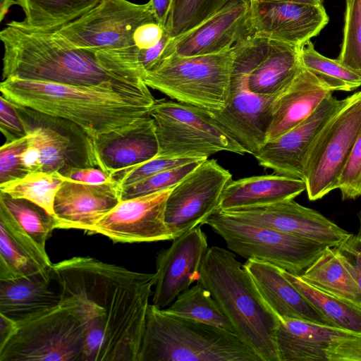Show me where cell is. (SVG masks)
Segmentation results:
<instances>
[{
	"mask_svg": "<svg viewBox=\"0 0 361 361\" xmlns=\"http://www.w3.org/2000/svg\"><path fill=\"white\" fill-rule=\"evenodd\" d=\"M51 275L40 267L0 226V281Z\"/></svg>",
	"mask_w": 361,
	"mask_h": 361,
	"instance_id": "8d00e7d4",
	"label": "cell"
},
{
	"mask_svg": "<svg viewBox=\"0 0 361 361\" xmlns=\"http://www.w3.org/2000/svg\"><path fill=\"white\" fill-rule=\"evenodd\" d=\"M361 130V91L344 98L310 145L303 162L310 200L337 189L338 178Z\"/></svg>",
	"mask_w": 361,
	"mask_h": 361,
	"instance_id": "7c38bea8",
	"label": "cell"
},
{
	"mask_svg": "<svg viewBox=\"0 0 361 361\" xmlns=\"http://www.w3.org/2000/svg\"><path fill=\"white\" fill-rule=\"evenodd\" d=\"M23 11L21 21L37 30L52 32L80 18L102 0H15Z\"/></svg>",
	"mask_w": 361,
	"mask_h": 361,
	"instance_id": "f546056e",
	"label": "cell"
},
{
	"mask_svg": "<svg viewBox=\"0 0 361 361\" xmlns=\"http://www.w3.org/2000/svg\"><path fill=\"white\" fill-rule=\"evenodd\" d=\"M299 48L271 41L270 47L249 75L250 90L259 95L277 93L300 66Z\"/></svg>",
	"mask_w": 361,
	"mask_h": 361,
	"instance_id": "f1b7e54d",
	"label": "cell"
},
{
	"mask_svg": "<svg viewBox=\"0 0 361 361\" xmlns=\"http://www.w3.org/2000/svg\"><path fill=\"white\" fill-rule=\"evenodd\" d=\"M332 92L317 76L300 65L272 102L265 142L301 123Z\"/></svg>",
	"mask_w": 361,
	"mask_h": 361,
	"instance_id": "cb8c5ba5",
	"label": "cell"
},
{
	"mask_svg": "<svg viewBox=\"0 0 361 361\" xmlns=\"http://www.w3.org/2000/svg\"><path fill=\"white\" fill-rule=\"evenodd\" d=\"M16 4L15 0H0V20L2 21L5 18L9 8Z\"/></svg>",
	"mask_w": 361,
	"mask_h": 361,
	"instance_id": "f907efd6",
	"label": "cell"
},
{
	"mask_svg": "<svg viewBox=\"0 0 361 361\" xmlns=\"http://www.w3.org/2000/svg\"><path fill=\"white\" fill-rule=\"evenodd\" d=\"M16 321L0 361H81L86 329L75 305L59 303Z\"/></svg>",
	"mask_w": 361,
	"mask_h": 361,
	"instance_id": "52a82bcc",
	"label": "cell"
},
{
	"mask_svg": "<svg viewBox=\"0 0 361 361\" xmlns=\"http://www.w3.org/2000/svg\"><path fill=\"white\" fill-rule=\"evenodd\" d=\"M271 41L251 35L234 45L235 56L226 106L208 110L212 118L247 152L254 154L266 141L273 95H259L248 85L250 72L267 52Z\"/></svg>",
	"mask_w": 361,
	"mask_h": 361,
	"instance_id": "ba28073f",
	"label": "cell"
},
{
	"mask_svg": "<svg viewBox=\"0 0 361 361\" xmlns=\"http://www.w3.org/2000/svg\"><path fill=\"white\" fill-rule=\"evenodd\" d=\"M41 275L0 281V313L20 320L59 302L61 297Z\"/></svg>",
	"mask_w": 361,
	"mask_h": 361,
	"instance_id": "4316f807",
	"label": "cell"
},
{
	"mask_svg": "<svg viewBox=\"0 0 361 361\" xmlns=\"http://www.w3.org/2000/svg\"><path fill=\"white\" fill-rule=\"evenodd\" d=\"M357 216H358L359 224H360V228H359V232L358 233H360L361 234V209L358 212Z\"/></svg>",
	"mask_w": 361,
	"mask_h": 361,
	"instance_id": "f5cc1de1",
	"label": "cell"
},
{
	"mask_svg": "<svg viewBox=\"0 0 361 361\" xmlns=\"http://www.w3.org/2000/svg\"><path fill=\"white\" fill-rule=\"evenodd\" d=\"M16 326V320L0 313V348L13 335Z\"/></svg>",
	"mask_w": 361,
	"mask_h": 361,
	"instance_id": "681fc988",
	"label": "cell"
},
{
	"mask_svg": "<svg viewBox=\"0 0 361 361\" xmlns=\"http://www.w3.org/2000/svg\"><path fill=\"white\" fill-rule=\"evenodd\" d=\"M0 203L6 207L23 232L47 252L46 242L56 228L54 216L28 200L13 198L1 192Z\"/></svg>",
	"mask_w": 361,
	"mask_h": 361,
	"instance_id": "e575fe53",
	"label": "cell"
},
{
	"mask_svg": "<svg viewBox=\"0 0 361 361\" xmlns=\"http://www.w3.org/2000/svg\"><path fill=\"white\" fill-rule=\"evenodd\" d=\"M231 0H175L165 30L176 37L194 28Z\"/></svg>",
	"mask_w": 361,
	"mask_h": 361,
	"instance_id": "d590c367",
	"label": "cell"
},
{
	"mask_svg": "<svg viewBox=\"0 0 361 361\" xmlns=\"http://www.w3.org/2000/svg\"><path fill=\"white\" fill-rule=\"evenodd\" d=\"M335 247L361 292V234L350 233L342 243Z\"/></svg>",
	"mask_w": 361,
	"mask_h": 361,
	"instance_id": "7bdbcfd3",
	"label": "cell"
},
{
	"mask_svg": "<svg viewBox=\"0 0 361 361\" xmlns=\"http://www.w3.org/2000/svg\"><path fill=\"white\" fill-rule=\"evenodd\" d=\"M154 20H157L149 2L137 4L128 0H102L87 13L56 32L73 47L122 59L142 70L135 35L142 25Z\"/></svg>",
	"mask_w": 361,
	"mask_h": 361,
	"instance_id": "9c48e42d",
	"label": "cell"
},
{
	"mask_svg": "<svg viewBox=\"0 0 361 361\" xmlns=\"http://www.w3.org/2000/svg\"><path fill=\"white\" fill-rule=\"evenodd\" d=\"M250 0H231L190 30L172 38L163 60L174 54L192 56L220 53L250 35Z\"/></svg>",
	"mask_w": 361,
	"mask_h": 361,
	"instance_id": "ffe728a7",
	"label": "cell"
},
{
	"mask_svg": "<svg viewBox=\"0 0 361 361\" xmlns=\"http://www.w3.org/2000/svg\"><path fill=\"white\" fill-rule=\"evenodd\" d=\"M207 159L198 157H157L127 170L118 172L111 178L120 188L134 184L166 169L193 161Z\"/></svg>",
	"mask_w": 361,
	"mask_h": 361,
	"instance_id": "ab89813d",
	"label": "cell"
},
{
	"mask_svg": "<svg viewBox=\"0 0 361 361\" xmlns=\"http://www.w3.org/2000/svg\"><path fill=\"white\" fill-rule=\"evenodd\" d=\"M221 212L248 224L271 228L330 247L339 245L350 235L320 212L293 200L264 207Z\"/></svg>",
	"mask_w": 361,
	"mask_h": 361,
	"instance_id": "ac0fdd59",
	"label": "cell"
},
{
	"mask_svg": "<svg viewBox=\"0 0 361 361\" xmlns=\"http://www.w3.org/2000/svg\"><path fill=\"white\" fill-rule=\"evenodd\" d=\"M204 224L224 240L231 252L246 259L269 262L294 274L300 275L327 247L271 228L240 221L219 209Z\"/></svg>",
	"mask_w": 361,
	"mask_h": 361,
	"instance_id": "8fae6325",
	"label": "cell"
},
{
	"mask_svg": "<svg viewBox=\"0 0 361 361\" xmlns=\"http://www.w3.org/2000/svg\"><path fill=\"white\" fill-rule=\"evenodd\" d=\"M0 105V129L6 138V142L25 136V128L16 106L2 95Z\"/></svg>",
	"mask_w": 361,
	"mask_h": 361,
	"instance_id": "ee69618b",
	"label": "cell"
},
{
	"mask_svg": "<svg viewBox=\"0 0 361 361\" xmlns=\"http://www.w3.org/2000/svg\"><path fill=\"white\" fill-rule=\"evenodd\" d=\"M165 29L157 20L142 25L135 35V42L139 51L152 48L161 39Z\"/></svg>",
	"mask_w": 361,
	"mask_h": 361,
	"instance_id": "bcb514c9",
	"label": "cell"
},
{
	"mask_svg": "<svg viewBox=\"0 0 361 361\" xmlns=\"http://www.w3.org/2000/svg\"><path fill=\"white\" fill-rule=\"evenodd\" d=\"M322 5L250 1V35L300 48L329 23Z\"/></svg>",
	"mask_w": 361,
	"mask_h": 361,
	"instance_id": "2e32d148",
	"label": "cell"
},
{
	"mask_svg": "<svg viewBox=\"0 0 361 361\" xmlns=\"http://www.w3.org/2000/svg\"><path fill=\"white\" fill-rule=\"evenodd\" d=\"M0 90L14 104L71 121L91 138L148 115L155 101L149 90L127 91L15 77L3 80Z\"/></svg>",
	"mask_w": 361,
	"mask_h": 361,
	"instance_id": "3957f363",
	"label": "cell"
},
{
	"mask_svg": "<svg viewBox=\"0 0 361 361\" xmlns=\"http://www.w3.org/2000/svg\"><path fill=\"white\" fill-rule=\"evenodd\" d=\"M284 276L322 313L333 326L361 335V309L329 295L304 281L298 274L281 269Z\"/></svg>",
	"mask_w": 361,
	"mask_h": 361,
	"instance_id": "4dcf8cb0",
	"label": "cell"
},
{
	"mask_svg": "<svg viewBox=\"0 0 361 361\" xmlns=\"http://www.w3.org/2000/svg\"><path fill=\"white\" fill-rule=\"evenodd\" d=\"M63 181L57 171L30 172L1 184L0 191L13 198L28 200L54 216L55 197Z\"/></svg>",
	"mask_w": 361,
	"mask_h": 361,
	"instance_id": "d6a6232c",
	"label": "cell"
},
{
	"mask_svg": "<svg viewBox=\"0 0 361 361\" xmlns=\"http://www.w3.org/2000/svg\"><path fill=\"white\" fill-rule=\"evenodd\" d=\"M14 105L27 140L39 149L42 171L61 173L71 167H94L91 137L81 128L64 118Z\"/></svg>",
	"mask_w": 361,
	"mask_h": 361,
	"instance_id": "9a60e30c",
	"label": "cell"
},
{
	"mask_svg": "<svg viewBox=\"0 0 361 361\" xmlns=\"http://www.w3.org/2000/svg\"><path fill=\"white\" fill-rule=\"evenodd\" d=\"M27 146V136L6 142L0 148V185L25 175L20 155Z\"/></svg>",
	"mask_w": 361,
	"mask_h": 361,
	"instance_id": "b9f144b4",
	"label": "cell"
},
{
	"mask_svg": "<svg viewBox=\"0 0 361 361\" xmlns=\"http://www.w3.org/2000/svg\"><path fill=\"white\" fill-rule=\"evenodd\" d=\"M137 361H261L233 331L149 304Z\"/></svg>",
	"mask_w": 361,
	"mask_h": 361,
	"instance_id": "5b68a950",
	"label": "cell"
},
{
	"mask_svg": "<svg viewBox=\"0 0 361 361\" xmlns=\"http://www.w3.org/2000/svg\"><path fill=\"white\" fill-rule=\"evenodd\" d=\"M337 189L343 200L361 197V130L338 178Z\"/></svg>",
	"mask_w": 361,
	"mask_h": 361,
	"instance_id": "60d3db41",
	"label": "cell"
},
{
	"mask_svg": "<svg viewBox=\"0 0 361 361\" xmlns=\"http://www.w3.org/2000/svg\"><path fill=\"white\" fill-rule=\"evenodd\" d=\"M175 0H149L151 8L157 23L165 29Z\"/></svg>",
	"mask_w": 361,
	"mask_h": 361,
	"instance_id": "c3c4849f",
	"label": "cell"
},
{
	"mask_svg": "<svg viewBox=\"0 0 361 361\" xmlns=\"http://www.w3.org/2000/svg\"><path fill=\"white\" fill-rule=\"evenodd\" d=\"M343 100L330 94L301 123L264 142L253 154L258 164L276 174L302 179L303 162L310 145Z\"/></svg>",
	"mask_w": 361,
	"mask_h": 361,
	"instance_id": "7402d4cb",
	"label": "cell"
},
{
	"mask_svg": "<svg viewBox=\"0 0 361 361\" xmlns=\"http://www.w3.org/2000/svg\"><path fill=\"white\" fill-rule=\"evenodd\" d=\"M51 278L85 324L81 361H137L156 273L73 257L53 264Z\"/></svg>",
	"mask_w": 361,
	"mask_h": 361,
	"instance_id": "6da1fadb",
	"label": "cell"
},
{
	"mask_svg": "<svg viewBox=\"0 0 361 361\" xmlns=\"http://www.w3.org/2000/svg\"><path fill=\"white\" fill-rule=\"evenodd\" d=\"M2 78H18L73 85L146 92L137 66L109 55L77 48L56 31L32 29L12 20L0 32Z\"/></svg>",
	"mask_w": 361,
	"mask_h": 361,
	"instance_id": "7a4b0ae2",
	"label": "cell"
},
{
	"mask_svg": "<svg viewBox=\"0 0 361 361\" xmlns=\"http://www.w3.org/2000/svg\"><path fill=\"white\" fill-rule=\"evenodd\" d=\"M120 201L121 188L116 181L88 184L66 180L54 204L56 228L92 234L97 224Z\"/></svg>",
	"mask_w": 361,
	"mask_h": 361,
	"instance_id": "603a6c76",
	"label": "cell"
},
{
	"mask_svg": "<svg viewBox=\"0 0 361 361\" xmlns=\"http://www.w3.org/2000/svg\"><path fill=\"white\" fill-rule=\"evenodd\" d=\"M204 160L206 159L193 161L166 169L137 183L121 188V200L173 188Z\"/></svg>",
	"mask_w": 361,
	"mask_h": 361,
	"instance_id": "f35d334b",
	"label": "cell"
},
{
	"mask_svg": "<svg viewBox=\"0 0 361 361\" xmlns=\"http://www.w3.org/2000/svg\"><path fill=\"white\" fill-rule=\"evenodd\" d=\"M318 289L361 309V292L335 247L327 246L300 275Z\"/></svg>",
	"mask_w": 361,
	"mask_h": 361,
	"instance_id": "83f0119b",
	"label": "cell"
},
{
	"mask_svg": "<svg viewBox=\"0 0 361 361\" xmlns=\"http://www.w3.org/2000/svg\"><path fill=\"white\" fill-rule=\"evenodd\" d=\"M337 59L361 75V0H345L343 40Z\"/></svg>",
	"mask_w": 361,
	"mask_h": 361,
	"instance_id": "74e56055",
	"label": "cell"
},
{
	"mask_svg": "<svg viewBox=\"0 0 361 361\" xmlns=\"http://www.w3.org/2000/svg\"><path fill=\"white\" fill-rule=\"evenodd\" d=\"M305 190L303 179L276 173L232 180L223 191L219 210L270 205L294 200Z\"/></svg>",
	"mask_w": 361,
	"mask_h": 361,
	"instance_id": "484cf974",
	"label": "cell"
},
{
	"mask_svg": "<svg viewBox=\"0 0 361 361\" xmlns=\"http://www.w3.org/2000/svg\"><path fill=\"white\" fill-rule=\"evenodd\" d=\"M234 46L207 55L171 54L143 73L145 83L177 102L209 111H220L227 103Z\"/></svg>",
	"mask_w": 361,
	"mask_h": 361,
	"instance_id": "8992f818",
	"label": "cell"
},
{
	"mask_svg": "<svg viewBox=\"0 0 361 361\" xmlns=\"http://www.w3.org/2000/svg\"><path fill=\"white\" fill-rule=\"evenodd\" d=\"M149 114L156 126L158 155L207 159L219 152L247 154L207 109L161 99H155Z\"/></svg>",
	"mask_w": 361,
	"mask_h": 361,
	"instance_id": "30bf717a",
	"label": "cell"
},
{
	"mask_svg": "<svg viewBox=\"0 0 361 361\" xmlns=\"http://www.w3.org/2000/svg\"><path fill=\"white\" fill-rule=\"evenodd\" d=\"M172 188L121 200L97 224L92 234H102L122 243L172 240L164 217Z\"/></svg>",
	"mask_w": 361,
	"mask_h": 361,
	"instance_id": "e0dca14e",
	"label": "cell"
},
{
	"mask_svg": "<svg viewBox=\"0 0 361 361\" xmlns=\"http://www.w3.org/2000/svg\"><path fill=\"white\" fill-rule=\"evenodd\" d=\"M197 281L209 290L235 333L261 361H279L276 343L279 319L264 302L233 252L209 247Z\"/></svg>",
	"mask_w": 361,
	"mask_h": 361,
	"instance_id": "277c9868",
	"label": "cell"
},
{
	"mask_svg": "<svg viewBox=\"0 0 361 361\" xmlns=\"http://www.w3.org/2000/svg\"><path fill=\"white\" fill-rule=\"evenodd\" d=\"M276 343L279 361H361V335L332 326L282 319Z\"/></svg>",
	"mask_w": 361,
	"mask_h": 361,
	"instance_id": "5bb4252c",
	"label": "cell"
},
{
	"mask_svg": "<svg viewBox=\"0 0 361 361\" xmlns=\"http://www.w3.org/2000/svg\"><path fill=\"white\" fill-rule=\"evenodd\" d=\"M300 64L317 76L331 91L351 92L361 86V75L340 61L314 49L311 40L299 48Z\"/></svg>",
	"mask_w": 361,
	"mask_h": 361,
	"instance_id": "836d02e7",
	"label": "cell"
},
{
	"mask_svg": "<svg viewBox=\"0 0 361 361\" xmlns=\"http://www.w3.org/2000/svg\"><path fill=\"white\" fill-rule=\"evenodd\" d=\"M230 171L215 159H206L174 186L166 202L165 223L173 239L204 224L219 209Z\"/></svg>",
	"mask_w": 361,
	"mask_h": 361,
	"instance_id": "4fadbf2b",
	"label": "cell"
},
{
	"mask_svg": "<svg viewBox=\"0 0 361 361\" xmlns=\"http://www.w3.org/2000/svg\"><path fill=\"white\" fill-rule=\"evenodd\" d=\"M20 161L27 173L30 172L42 171L39 149L28 140L27 146L20 155Z\"/></svg>",
	"mask_w": 361,
	"mask_h": 361,
	"instance_id": "7dc6e473",
	"label": "cell"
},
{
	"mask_svg": "<svg viewBox=\"0 0 361 361\" xmlns=\"http://www.w3.org/2000/svg\"><path fill=\"white\" fill-rule=\"evenodd\" d=\"M243 266L263 300L279 320L296 319L332 326L284 276L281 268L252 258L247 259Z\"/></svg>",
	"mask_w": 361,
	"mask_h": 361,
	"instance_id": "d4e9b609",
	"label": "cell"
},
{
	"mask_svg": "<svg viewBox=\"0 0 361 361\" xmlns=\"http://www.w3.org/2000/svg\"><path fill=\"white\" fill-rule=\"evenodd\" d=\"M59 173L64 180H69L88 184L114 181L107 173L97 167H71Z\"/></svg>",
	"mask_w": 361,
	"mask_h": 361,
	"instance_id": "f6af8a7d",
	"label": "cell"
},
{
	"mask_svg": "<svg viewBox=\"0 0 361 361\" xmlns=\"http://www.w3.org/2000/svg\"><path fill=\"white\" fill-rule=\"evenodd\" d=\"M257 1H273V2H293L310 5H322L323 0H250Z\"/></svg>",
	"mask_w": 361,
	"mask_h": 361,
	"instance_id": "816d5d0a",
	"label": "cell"
},
{
	"mask_svg": "<svg viewBox=\"0 0 361 361\" xmlns=\"http://www.w3.org/2000/svg\"><path fill=\"white\" fill-rule=\"evenodd\" d=\"M156 257L157 281L152 304L164 309L197 281L203 259L209 248L207 238L200 226L172 240Z\"/></svg>",
	"mask_w": 361,
	"mask_h": 361,
	"instance_id": "d6986e66",
	"label": "cell"
},
{
	"mask_svg": "<svg viewBox=\"0 0 361 361\" xmlns=\"http://www.w3.org/2000/svg\"><path fill=\"white\" fill-rule=\"evenodd\" d=\"M164 310L169 314L219 326L235 333L209 290L200 281L180 293Z\"/></svg>",
	"mask_w": 361,
	"mask_h": 361,
	"instance_id": "1f68e13d",
	"label": "cell"
},
{
	"mask_svg": "<svg viewBox=\"0 0 361 361\" xmlns=\"http://www.w3.org/2000/svg\"><path fill=\"white\" fill-rule=\"evenodd\" d=\"M158 154L156 126L149 114L91 138V154L94 167L101 169L111 177L147 161Z\"/></svg>",
	"mask_w": 361,
	"mask_h": 361,
	"instance_id": "44dd1931",
	"label": "cell"
}]
</instances>
